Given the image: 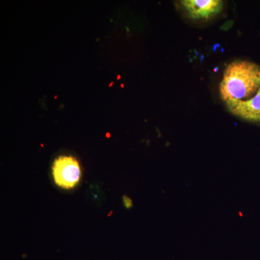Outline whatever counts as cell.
<instances>
[{
	"label": "cell",
	"instance_id": "6da1fadb",
	"mask_svg": "<svg viewBox=\"0 0 260 260\" xmlns=\"http://www.w3.org/2000/svg\"><path fill=\"white\" fill-rule=\"evenodd\" d=\"M259 87V65L249 61H234L224 71L219 92L226 107L250 99Z\"/></svg>",
	"mask_w": 260,
	"mask_h": 260
},
{
	"label": "cell",
	"instance_id": "7a4b0ae2",
	"mask_svg": "<svg viewBox=\"0 0 260 260\" xmlns=\"http://www.w3.org/2000/svg\"><path fill=\"white\" fill-rule=\"evenodd\" d=\"M51 170L54 182L62 189H73L81 178L79 162L73 156L62 155L55 159Z\"/></svg>",
	"mask_w": 260,
	"mask_h": 260
},
{
	"label": "cell",
	"instance_id": "3957f363",
	"mask_svg": "<svg viewBox=\"0 0 260 260\" xmlns=\"http://www.w3.org/2000/svg\"><path fill=\"white\" fill-rule=\"evenodd\" d=\"M180 5L191 20H209L217 16L223 9L221 0H183Z\"/></svg>",
	"mask_w": 260,
	"mask_h": 260
},
{
	"label": "cell",
	"instance_id": "277c9868",
	"mask_svg": "<svg viewBox=\"0 0 260 260\" xmlns=\"http://www.w3.org/2000/svg\"><path fill=\"white\" fill-rule=\"evenodd\" d=\"M229 112L243 120L260 123V87L250 99L226 106Z\"/></svg>",
	"mask_w": 260,
	"mask_h": 260
},
{
	"label": "cell",
	"instance_id": "5b68a950",
	"mask_svg": "<svg viewBox=\"0 0 260 260\" xmlns=\"http://www.w3.org/2000/svg\"><path fill=\"white\" fill-rule=\"evenodd\" d=\"M124 205H125L126 208H130V207H132V201L131 200L129 199V198H126V197H124Z\"/></svg>",
	"mask_w": 260,
	"mask_h": 260
}]
</instances>
